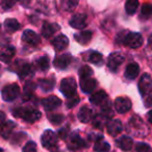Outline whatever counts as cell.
I'll use <instances>...</instances> for the list:
<instances>
[{
	"label": "cell",
	"instance_id": "cell-1",
	"mask_svg": "<svg viewBox=\"0 0 152 152\" xmlns=\"http://www.w3.org/2000/svg\"><path fill=\"white\" fill-rule=\"evenodd\" d=\"M13 115L18 118L23 119L27 123H34L42 117L40 110H34V108H27V107H19L15 108L13 110Z\"/></svg>",
	"mask_w": 152,
	"mask_h": 152
},
{
	"label": "cell",
	"instance_id": "cell-2",
	"mask_svg": "<svg viewBox=\"0 0 152 152\" xmlns=\"http://www.w3.org/2000/svg\"><path fill=\"white\" fill-rule=\"evenodd\" d=\"M127 130L135 137H145L146 133H147V128L145 127L144 122L139 117H132L130 119V121L128 122Z\"/></svg>",
	"mask_w": 152,
	"mask_h": 152
},
{
	"label": "cell",
	"instance_id": "cell-3",
	"mask_svg": "<svg viewBox=\"0 0 152 152\" xmlns=\"http://www.w3.org/2000/svg\"><path fill=\"white\" fill-rule=\"evenodd\" d=\"M76 89H77V83H76V80L73 77H67V78H64L61 81L59 90L65 97L70 98L76 95Z\"/></svg>",
	"mask_w": 152,
	"mask_h": 152
},
{
	"label": "cell",
	"instance_id": "cell-4",
	"mask_svg": "<svg viewBox=\"0 0 152 152\" xmlns=\"http://www.w3.org/2000/svg\"><path fill=\"white\" fill-rule=\"evenodd\" d=\"M123 42L125 43L126 46H128L129 48L137 49L143 45V37L141 36V34L139 32H127V34L124 36Z\"/></svg>",
	"mask_w": 152,
	"mask_h": 152
},
{
	"label": "cell",
	"instance_id": "cell-5",
	"mask_svg": "<svg viewBox=\"0 0 152 152\" xmlns=\"http://www.w3.org/2000/svg\"><path fill=\"white\" fill-rule=\"evenodd\" d=\"M19 94H20V87L17 83H12V85H9L3 88L1 95H2V99L4 101L12 102L19 96Z\"/></svg>",
	"mask_w": 152,
	"mask_h": 152
},
{
	"label": "cell",
	"instance_id": "cell-6",
	"mask_svg": "<svg viewBox=\"0 0 152 152\" xmlns=\"http://www.w3.org/2000/svg\"><path fill=\"white\" fill-rule=\"evenodd\" d=\"M152 90V77L148 73L141 76L139 81V92L142 96L148 95Z\"/></svg>",
	"mask_w": 152,
	"mask_h": 152
},
{
	"label": "cell",
	"instance_id": "cell-7",
	"mask_svg": "<svg viewBox=\"0 0 152 152\" xmlns=\"http://www.w3.org/2000/svg\"><path fill=\"white\" fill-rule=\"evenodd\" d=\"M124 61V56L121 54L120 52H113L112 54L108 56L107 61V67L112 72H117L120 66Z\"/></svg>",
	"mask_w": 152,
	"mask_h": 152
},
{
	"label": "cell",
	"instance_id": "cell-8",
	"mask_svg": "<svg viewBox=\"0 0 152 152\" xmlns=\"http://www.w3.org/2000/svg\"><path fill=\"white\" fill-rule=\"evenodd\" d=\"M41 142L44 148L47 149H51L52 147H54L57 143V135L55 134V132H53L52 130H46L44 131V133L41 137Z\"/></svg>",
	"mask_w": 152,
	"mask_h": 152
},
{
	"label": "cell",
	"instance_id": "cell-9",
	"mask_svg": "<svg viewBox=\"0 0 152 152\" xmlns=\"http://www.w3.org/2000/svg\"><path fill=\"white\" fill-rule=\"evenodd\" d=\"M86 147H88L87 142L83 139H81L80 135L77 132H73L70 135V142L68 145V148L70 150H79Z\"/></svg>",
	"mask_w": 152,
	"mask_h": 152
},
{
	"label": "cell",
	"instance_id": "cell-10",
	"mask_svg": "<svg viewBox=\"0 0 152 152\" xmlns=\"http://www.w3.org/2000/svg\"><path fill=\"white\" fill-rule=\"evenodd\" d=\"M131 101L127 97H118L115 100V108L119 114H125L131 108Z\"/></svg>",
	"mask_w": 152,
	"mask_h": 152
},
{
	"label": "cell",
	"instance_id": "cell-11",
	"mask_svg": "<svg viewBox=\"0 0 152 152\" xmlns=\"http://www.w3.org/2000/svg\"><path fill=\"white\" fill-rule=\"evenodd\" d=\"M22 41L30 46H37L41 43V39L39 34H37L34 30L26 29L22 34Z\"/></svg>",
	"mask_w": 152,
	"mask_h": 152
},
{
	"label": "cell",
	"instance_id": "cell-12",
	"mask_svg": "<svg viewBox=\"0 0 152 152\" xmlns=\"http://www.w3.org/2000/svg\"><path fill=\"white\" fill-rule=\"evenodd\" d=\"M72 61V56L68 53H65V54H61L59 56H56L53 61V65L56 69L58 70H65L67 69L70 66Z\"/></svg>",
	"mask_w": 152,
	"mask_h": 152
},
{
	"label": "cell",
	"instance_id": "cell-13",
	"mask_svg": "<svg viewBox=\"0 0 152 152\" xmlns=\"http://www.w3.org/2000/svg\"><path fill=\"white\" fill-rule=\"evenodd\" d=\"M70 25L75 29H83L87 26V15L76 14L70 20Z\"/></svg>",
	"mask_w": 152,
	"mask_h": 152
},
{
	"label": "cell",
	"instance_id": "cell-14",
	"mask_svg": "<svg viewBox=\"0 0 152 152\" xmlns=\"http://www.w3.org/2000/svg\"><path fill=\"white\" fill-rule=\"evenodd\" d=\"M42 105L46 110H53L61 105V100L56 96H49L42 100Z\"/></svg>",
	"mask_w": 152,
	"mask_h": 152
},
{
	"label": "cell",
	"instance_id": "cell-15",
	"mask_svg": "<svg viewBox=\"0 0 152 152\" xmlns=\"http://www.w3.org/2000/svg\"><path fill=\"white\" fill-rule=\"evenodd\" d=\"M106 130H107L108 134L113 135V137L119 134L123 130L122 122L120 120H118V119H114V120L108 121L106 123Z\"/></svg>",
	"mask_w": 152,
	"mask_h": 152
},
{
	"label": "cell",
	"instance_id": "cell-16",
	"mask_svg": "<svg viewBox=\"0 0 152 152\" xmlns=\"http://www.w3.org/2000/svg\"><path fill=\"white\" fill-rule=\"evenodd\" d=\"M79 85H80V89L83 93H92L95 91L96 87H97V80L91 78V77L80 78Z\"/></svg>",
	"mask_w": 152,
	"mask_h": 152
},
{
	"label": "cell",
	"instance_id": "cell-17",
	"mask_svg": "<svg viewBox=\"0 0 152 152\" xmlns=\"http://www.w3.org/2000/svg\"><path fill=\"white\" fill-rule=\"evenodd\" d=\"M52 45L57 51H63L69 45V40L65 34H59V36L55 37L52 40Z\"/></svg>",
	"mask_w": 152,
	"mask_h": 152
},
{
	"label": "cell",
	"instance_id": "cell-18",
	"mask_svg": "<svg viewBox=\"0 0 152 152\" xmlns=\"http://www.w3.org/2000/svg\"><path fill=\"white\" fill-rule=\"evenodd\" d=\"M59 26L56 23H49V22H45L44 25L42 27V34L45 38H50L56 31L59 30Z\"/></svg>",
	"mask_w": 152,
	"mask_h": 152
},
{
	"label": "cell",
	"instance_id": "cell-19",
	"mask_svg": "<svg viewBox=\"0 0 152 152\" xmlns=\"http://www.w3.org/2000/svg\"><path fill=\"white\" fill-rule=\"evenodd\" d=\"M16 54V49L13 46H9L7 48L2 49L0 51V61H3V63L7 64L13 59V57Z\"/></svg>",
	"mask_w": 152,
	"mask_h": 152
},
{
	"label": "cell",
	"instance_id": "cell-20",
	"mask_svg": "<svg viewBox=\"0 0 152 152\" xmlns=\"http://www.w3.org/2000/svg\"><path fill=\"white\" fill-rule=\"evenodd\" d=\"M117 146H118L120 149H122L123 151H130L131 148L133 146V141L131 137H127V135H123L120 139L117 140Z\"/></svg>",
	"mask_w": 152,
	"mask_h": 152
},
{
	"label": "cell",
	"instance_id": "cell-21",
	"mask_svg": "<svg viewBox=\"0 0 152 152\" xmlns=\"http://www.w3.org/2000/svg\"><path fill=\"white\" fill-rule=\"evenodd\" d=\"M140 73V67L137 63H130L125 69V77L127 79H135Z\"/></svg>",
	"mask_w": 152,
	"mask_h": 152
},
{
	"label": "cell",
	"instance_id": "cell-22",
	"mask_svg": "<svg viewBox=\"0 0 152 152\" xmlns=\"http://www.w3.org/2000/svg\"><path fill=\"white\" fill-rule=\"evenodd\" d=\"M106 99H107V94H106L104 91H102V90L93 93L91 95V97H90L91 103L95 104V105H100V104L104 103Z\"/></svg>",
	"mask_w": 152,
	"mask_h": 152
},
{
	"label": "cell",
	"instance_id": "cell-23",
	"mask_svg": "<svg viewBox=\"0 0 152 152\" xmlns=\"http://www.w3.org/2000/svg\"><path fill=\"white\" fill-rule=\"evenodd\" d=\"M15 127H16V123L13 122V121H7V122L3 123L0 126V135L2 137H4V139H7L11 135V133L13 132Z\"/></svg>",
	"mask_w": 152,
	"mask_h": 152
},
{
	"label": "cell",
	"instance_id": "cell-24",
	"mask_svg": "<svg viewBox=\"0 0 152 152\" xmlns=\"http://www.w3.org/2000/svg\"><path fill=\"white\" fill-rule=\"evenodd\" d=\"M92 116H93V112H92L91 108H89L88 106H83V107L79 110L78 112V120L80 121L81 123H88L91 121Z\"/></svg>",
	"mask_w": 152,
	"mask_h": 152
},
{
	"label": "cell",
	"instance_id": "cell-25",
	"mask_svg": "<svg viewBox=\"0 0 152 152\" xmlns=\"http://www.w3.org/2000/svg\"><path fill=\"white\" fill-rule=\"evenodd\" d=\"M55 86V79L53 77L50 78H43L39 80V87L44 92H50L53 90Z\"/></svg>",
	"mask_w": 152,
	"mask_h": 152
},
{
	"label": "cell",
	"instance_id": "cell-26",
	"mask_svg": "<svg viewBox=\"0 0 152 152\" xmlns=\"http://www.w3.org/2000/svg\"><path fill=\"white\" fill-rule=\"evenodd\" d=\"M18 75H19L20 79H25L27 77H31L34 75V69H32L31 65L29 64H24L20 67V70L18 71Z\"/></svg>",
	"mask_w": 152,
	"mask_h": 152
},
{
	"label": "cell",
	"instance_id": "cell-27",
	"mask_svg": "<svg viewBox=\"0 0 152 152\" xmlns=\"http://www.w3.org/2000/svg\"><path fill=\"white\" fill-rule=\"evenodd\" d=\"M92 36H93L92 31L88 30V31H81V32H78V34H76L75 36H74V39H75V41H77L79 44L87 45L88 43L92 40Z\"/></svg>",
	"mask_w": 152,
	"mask_h": 152
},
{
	"label": "cell",
	"instance_id": "cell-28",
	"mask_svg": "<svg viewBox=\"0 0 152 152\" xmlns=\"http://www.w3.org/2000/svg\"><path fill=\"white\" fill-rule=\"evenodd\" d=\"M3 25H4L5 30H7V32H10V34L17 31L20 28V23L16 19H14V18L7 19L4 21V23H3Z\"/></svg>",
	"mask_w": 152,
	"mask_h": 152
},
{
	"label": "cell",
	"instance_id": "cell-29",
	"mask_svg": "<svg viewBox=\"0 0 152 152\" xmlns=\"http://www.w3.org/2000/svg\"><path fill=\"white\" fill-rule=\"evenodd\" d=\"M36 66L39 70L41 71H47L49 69V66H50V61L47 56H41L38 59H36Z\"/></svg>",
	"mask_w": 152,
	"mask_h": 152
},
{
	"label": "cell",
	"instance_id": "cell-30",
	"mask_svg": "<svg viewBox=\"0 0 152 152\" xmlns=\"http://www.w3.org/2000/svg\"><path fill=\"white\" fill-rule=\"evenodd\" d=\"M110 150V146L107 142L99 140V141L95 142V145H94V151L95 152H108Z\"/></svg>",
	"mask_w": 152,
	"mask_h": 152
},
{
	"label": "cell",
	"instance_id": "cell-31",
	"mask_svg": "<svg viewBox=\"0 0 152 152\" xmlns=\"http://www.w3.org/2000/svg\"><path fill=\"white\" fill-rule=\"evenodd\" d=\"M139 7V0H127L125 3V11L128 15H133Z\"/></svg>",
	"mask_w": 152,
	"mask_h": 152
},
{
	"label": "cell",
	"instance_id": "cell-32",
	"mask_svg": "<svg viewBox=\"0 0 152 152\" xmlns=\"http://www.w3.org/2000/svg\"><path fill=\"white\" fill-rule=\"evenodd\" d=\"M36 90V85L34 83H27L24 87V95L23 99L24 100H29L32 96V93Z\"/></svg>",
	"mask_w": 152,
	"mask_h": 152
},
{
	"label": "cell",
	"instance_id": "cell-33",
	"mask_svg": "<svg viewBox=\"0 0 152 152\" xmlns=\"http://www.w3.org/2000/svg\"><path fill=\"white\" fill-rule=\"evenodd\" d=\"M89 61L92 64H95L97 66H100L103 61V57H102L101 53L97 52V51H92L89 54Z\"/></svg>",
	"mask_w": 152,
	"mask_h": 152
},
{
	"label": "cell",
	"instance_id": "cell-34",
	"mask_svg": "<svg viewBox=\"0 0 152 152\" xmlns=\"http://www.w3.org/2000/svg\"><path fill=\"white\" fill-rule=\"evenodd\" d=\"M152 16V4L150 3H145L142 7L141 10V17L143 19H149Z\"/></svg>",
	"mask_w": 152,
	"mask_h": 152
},
{
	"label": "cell",
	"instance_id": "cell-35",
	"mask_svg": "<svg viewBox=\"0 0 152 152\" xmlns=\"http://www.w3.org/2000/svg\"><path fill=\"white\" fill-rule=\"evenodd\" d=\"M78 74L80 76V78H87V77H91L93 75V70L89 66H83L79 69Z\"/></svg>",
	"mask_w": 152,
	"mask_h": 152
},
{
	"label": "cell",
	"instance_id": "cell-36",
	"mask_svg": "<svg viewBox=\"0 0 152 152\" xmlns=\"http://www.w3.org/2000/svg\"><path fill=\"white\" fill-rule=\"evenodd\" d=\"M101 115H103V116H104V117H106L107 119H108V118H112V117L114 116V110H113L110 103L106 102V103L104 104L103 106H102Z\"/></svg>",
	"mask_w": 152,
	"mask_h": 152
},
{
	"label": "cell",
	"instance_id": "cell-37",
	"mask_svg": "<svg viewBox=\"0 0 152 152\" xmlns=\"http://www.w3.org/2000/svg\"><path fill=\"white\" fill-rule=\"evenodd\" d=\"M106 120H107V118H106V117H104L103 115L100 114V115H98V116H96V118L94 119L93 125L97 127V128H102Z\"/></svg>",
	"mask_w": 152,
	"mask_h": 152
},
{
	"label": "cell",
	"instance_id": "cell-38",
	"mask_svg": "<svg viewBox=\"0 0 152 152\" xmlns=\"http://www.w3.org/2000/svg\"><path fill=\"white\" fill-rule=\"evenodd\" d=\"M49 120L52 124L54 125H59L61 124V122L64 121V116L61 114H54V115H50L49 116Z\"/></svg>",
	"mask_w": 152,
	"mask_h": 152
},
{
	"label": "cell",
	"instance_id": "cell-39",
	"mask_svg": "<svg viewBox=\"0 0 152 152\" xmlns=\"http://www.w3.org/2000/svg\"><path fill=\"white\" fill-rule=\"evenodd\" d=\"M38 151V148H37V144L34 142L30 141L28 143H26V145L23 147L22 152H37Z\"/></svg>",
	"mask_w": 152,
	"mask_h": 152
},
{
	"label": "cell",
	"instance_id": "cell-40",
	"mask_svg": "<svg viewBox=\"0 0 152 152\" xmlns=\"http://www.w3.org/2000/svg\"><path fill=\"white\" fill-rule=\"evenodd\" d=\"M135 151L137 152H150L151 148L148 144L146 143H139L135 146Z\"/></svg>",
	"mask_w": 152,
	"mask_h": 152
},
{
	"label": "cell",
	"instance_id": "cell-41",
	"mask_svg": "<svg viewBox=\"0 0 152 152\" xmlns=\"http://www.w3.org/2000/svg\"><path fill=\"white\" fill-rule=\"evenodd\" d=\"M78 103H79V97L77 95H74L73 97L69 98V101L67 102V107L73 108V107H75Z\"/></svg>",
	"mask_w": 152,
	"mask_h": 152
},
{
	"label": "cell",
	"instance_id": "cell-42",
	"mask_svg": "<svg viewBox=\"0 0 152 152\" xmlns=\"http://www.w3.org/2000/svg\"><path fill=\"white\" fill-rule=\"evenodd\" d=\"M19 0H3L2 1V7L4 10H10L18 2Z\"/></svg>",
	"mask_w": 152,
	"mask_h": 152
},
{
	"label": "cell",
	"instance_id": "cell-43",
	"mask_svg": "<svg viewBox=\"0 0 152 152\" xmlns=\"http://www.w3.org/2000/svg\"><path fill=\"white\" fill-rule=\"evenodd\" d=\"M68 134H70V133H69V128H68V127H65V128L59 129L58 135H59V137H61V139H66Z\"/></svg>",
	"mask_w": 152,
	"mask_h": 152
},
{
	"label": "cell",
	"instance_id": "cell-44",
	"mask_svg": "<svg viewBox=\"0 0 152 152\" xmlns=\"http://www.w3.org/2000/svg\"><path fill=\"white\" fill-rule=\"evenodd\" d=\"M145 107H147V108H150V107H152V93H150L149 95L147 96V98H146V100H145Z\"/></svg>",
	"mask_w": 152,
	"mask_h": 152
},
{
	"label": "cell",
	"instance_id": "cell-45",
	"mask_svg": "<svg viewBox=\"0 0 152 152\" xmlns=\"http://www.w3.org/2000/svg\"><path fill=\"white\" fill-rule=\"evenodd\" d=\"M4 121H5V114L0 110V126L4 123Z\"/></svg>",
	"mask_w": 152,
	"mask_h": 152
},
{
	"label": "cell",
	"instance_id": "cell-46",
	"mask_svg": "<svg viewBox=\"0 0 152 152\" xmlns=\"http://www.w3.org/2000/svg\"><path fill=\"white\" fill-rule=\"evenodd\" d=\"M147 120H148V122L152 124V110L147 114Z\"/></svg>",
	"mask_w": 152,
	"mask_h": 152
},
{
	"label": "cell",
	"instance_id": "cell-47",
	"mask_svg": "<svg viewBox=\"0 0 152 152\" xmlns=\"http://www.w3.org/2000/svg\"><path fill=\"white\" fill-rule=\"evenodd\" d=\"M148 45H149L150 48H152V34L149 37V39H148Z\"/></svg>",
	"mask_w": 152,
	"mask_h": 152
},
{
	"label": "cell",
	"instance_id": "cell-48",
	"mask_svg": "<svg viewBox=\"0 0 152 152\" xmlns=\"http://www.w3.org/2000/svg\"><path fill=\"white\" fill-rule=\"evenodd\" d=\"M0 152H3V149H1V148H0Z\"/></svg>",
	"mask_w": 152,
	"mask_h": 152
}]
</instances>
